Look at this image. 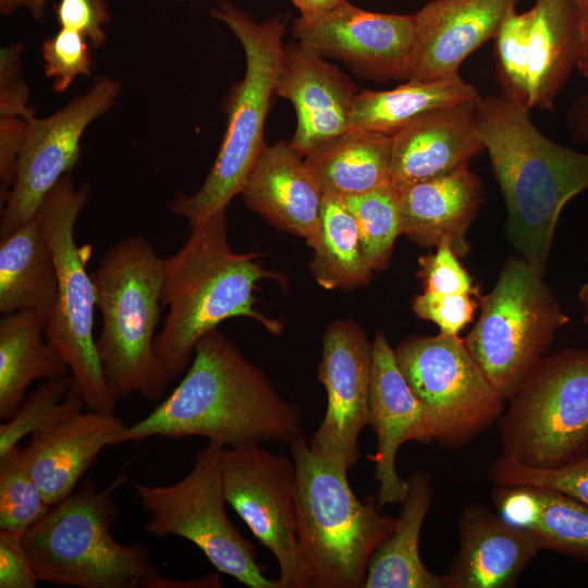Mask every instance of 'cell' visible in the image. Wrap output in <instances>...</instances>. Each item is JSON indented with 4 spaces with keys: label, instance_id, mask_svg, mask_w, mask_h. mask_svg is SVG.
<instances>
[{
    "label": "cell",
    "instance_id": "1",
    "mask_svg": "<svg viewBox=\"0 0 588 588\" xmlns=\"http://www.w3.org/2000/svg\"><path fill=\"white\" fill-rule=\"evenodd\" d=\"M302 431L299 407L283 400L262 370L216 329L198 342L171 394L128 426L123 440L203 437L226 449L290 444Z\"/></svg>",
    "mask_w": 588,
    "mask_h": 588
},
{
    "label": "cell",
    "instance_id": "2",
    "mask_svg": "<svg viewBox=\"0 0 588 588\" xmlns=\"http://www.w3.org/2000/svg\"><path fill=\"white\" fill-rule=\"evenodd\" d=\"M530 111L501 94L481 95L475 123L504 197L510 241L543 274L562 209L588 188V152L548 138Z\"/></svg>",
    "mask_w": 588,
    "mask_h": 588
},
{
    "label": "cell",
    "instance_id": "3",
    "mask_svg": "<svg viewBox=\"0 0 588 588\" xmlns=\"http://www.w3.org/2000/svg\"><path fill=\"white\" fill-rule=\"evenodd\" d=\"M258 256L232 250L224 210L192 226L183 247L163 259L161 303L169 311L155 351L171 380L187 370L198 342L229 318L249 317L273 334L282 331L254 308L257 282L283 279L264 269Z\"/></svg>",
    "mask_w": 588,
    "mask_h": 588
},
{
    "label": "cell",
    "instance_id": "4",
    "mask_svg": "<svg viewBox=\"0 0 588 588\" xmlns=\"http://www.w3.org/2000/svg\"><path fill=\"white\" fill-rule=\"evenodd\" d=\"M127 477L99 489L86 478L24 534L39 581L78 588H155L162 576L147 547L112 535L120 516L112 493Z\"/></svg>",
    "mask_w": 588,
    "mask_h": 588
},
{
    "label": "cell",
    "instance_id": "5",
    "mask_svg": "<svg viewBox=\"0 0 588 588\" xmlns=\"http://www.w3.org/2000/svg\"><path fill=\"white\" fill-rule=\"evenodd\" d=\"M90 275L102 319L96 344L108 387L119 400L139 394L159 401L172 381L155 351L163 259L149 240L133 235L111 246Z\"/></svg>",
    "mask_w": 588,
    "mask_h": 588
},
{
    "label": "cell",
    "instance_id": "6",
    "mask_svg": "<svg viewBox=\"0 0 588 588\" xmlns=\"http://www.w3.org/2000/svg\"><path fill=\"white\" fill-rule=\"evenodd\" d=\"M296 469L297 539L309 588H363L376 548L397 518L360 501L347 471L314 452L304 434L290 444Z\"/></svg>",
    "mask_w": 588,
    "mask_h": 588
},
{
    "label": "cell",
    "instance_id": "7",
    "mask_svg": "<svg viewBox=\"0 0 588 588\" xmlns=\"http://www.w3.org/2000/svg\"><path fill=\"white\" fill-rule=\"evenodd\" d=\"M211 15L234 34L245 53V74L225 99L228 113L223 139L200 188L177 194L169 210L185 218L191 226L226 210L229 203L242 193L262 148L264 128L275 94L286 30L280 16L261 23L229 2H222Z\"/></svg>",
    "mask_w": 588,
    "mask_h": 588
},
{
    "label": "cell",
    "instance_id": "8",
    "mask_svg": "<svg viewBox=\"0 0 588 588\" xmlns=\"http://www.w3.org/2000/svg\"><path fill=\"white\" fill-rule=\"evenodd\" d=\"M90 186L62 176L36 212L50 246L58 278L56 305L46 320V338L70 368L74 391L86 408L114 414L119 399L108 387L94 338L96 294L87 264L89 244L78 246L74 230Z\"/></svg>",
    "mask_w": 588,
    "mask_h": 588
},
{
    "label": "cell",
    "instance_id": "9",
    "mask_svg": "<svg viewBox=\"0 0 588 588\" xmlns=\"http://www.w3.org/2000/svg\"><path fill=\"white\" fill-rule=\"evenodd\" d=\"M479 303V318L464 342L497 395L507 402L569 318L543 274L524 258L507 259Z\"/></svg>",
    "mask_w": 588,
    "mask_h": 588
},
{
    "label": "cell",
    "instance_id": "10",
    "mask_svg": "<svg viewBox=\"0 0 588 588\" xmlns=\"http://www.w3.org/2000/svg\"><path fill=\"white\" fill-rule=\"evenodd\" d=\"M499 418L502 456L555 468L588 456V348L543 357Z\"/></svg>",
    "mask_w": 588,
    "mask_h": 588
},
{
    "label": "cell",
    "instance_id": "11",
    "mask_svg": "<svg viewBox=\"0 0 588 588\" xmlns=\"http://www.w3.org/2000/svg\"><path fill=\"white\" fill-rule=\"evenodd\" d=\"M225 448L208 442L195 456L189 473L168 486L130 483L149 517L146 532L177 536L194 543L216 569L249 588H281L266 577L254 544L234 526L226 512L221 458Z\"/></svg>",
    "mask_w": 588,
    "mask_h": 588
},
{
    "label": "cell",
    "instance_id": "12",
    "mask_svg": "<svg viewBox=\"0 0 588 588\" xmlns=\"http://www.w3.org/2000/svg\"><path fill=\"white\" fill-rule=\"evenodd\" d=\"M405 380L430 413L434 441L460 449L483 433L503 414L497 395L464 339L439 333L413 336L394 348Z\"/></svg>",
    "mask_w": 588,
    "mask_h": 588
},
{
    "label": "cell",
    "instance_id": "13",
    "mask_svg": "<svg viewBox=\"0 0 588 588\" xmlns=\"http://www.w3.org/2000/svg\"><path fill=\"white\" fill-rule=\"evenodd\" d=\"M221 475L228 504L277 560L281 588H309L297 539L293 460L259 443L226 448Z\"/></svg>",
    "mask_w": 588,
    "mask_h": 588
},
{
    "label": "cell",
    "instance_id": "14",
    "mask_svg": "<svg viewBox=\"0 0 588 588\" xmlns=\"http://www.w3.org/2000/svg\"><path fill=\"white\" fill-rule=\"evenodd\" d=\"M120 91L119 81L100 76L84 95L52 115L29 121L1 212V236L35 218L46 195L77 163L85 130L111 109Z\"/></svg>",
    "mask_w": 588,
    "mask_h": 588
},
{
    "label": "cell",
    "instance_id": "15",
    "mask_svg": "<svg viewBox=\"0 0 588 588\" xmlns=\"http://www.w3.org/2000/svg\"><path fill=\"white\" fill-rule=\"evenodd\" d=\"M372 342L354 320H336L322 335L317 377L327 392L324 416L310 449L348 471L358 461V439L369 425Z\"/></svg>",
    "mask_w": 588,
    "mask_h": 588
},
{
    "label": "cell",
    "instance_id": "16",
    "mask_svg": "<svg viewBox=\"0 0 588 588\" xmlns=\"http://www.w3.org/2000/svg\"><path fill=\"white\" fill-rule=\"evenodd\" d=\"M294 37L322 57L378 82L406 81L415 14L371 12L348 0L310 21L293 23Z\"/></svg>",
    "mask_w": 588,
    "mask_h": 588
},
{
    "label": "cell",
    "instance_id": "17",
    "mask_svg": "<svg viewBox=\"0 0 588 588\" xmlns=\"http://www.w3.org/2000/svg\"><path fill=\"white\" fill-rule=\"evenodd\" d=\"M369 425L377 437V449L367 457L375 462L377 505L382 509L401 503L408 488V481L395 468L399 449L407 441L429 444L436 430L430 413L412 391L381 331L372 341Z\"/></svg>",
    "mask_w": 588,
    "mask_h": 588
},
{
    "label": "cell",
    "instance_id": "18",
    "mask_svg": "<svg viewBox=\"0 0 588 588\" xmlns=\"http://www.w3.org/2000/svg\"><path fill=\"white\" fill-rule=\"evenodd\" d=\"M519 0H430L415 13L406 81L457 76L462 62L490 39Z\"/></svg>",
    "mask_w": 588,
    "mask_h": 588
},
{
    "label": "cell",
    "instance_id": "19",
    "mask_svg": "<svg viewBox=\"0 0 588 588\" xmlns=\"http://www.w3.org/2000/svg\"><path fill=\"white\" fill-rule=\"evenodd\" d=\"M275 94L295 108L297 126L290 144L303 157L352 128L356 87L299 41L284 46Z\"/></svg>",
    "mask_w": 588,
    "mask_h": 588
},
{
    "label": "cell",
    "instance_id": "20",
    "mask_svg": "<svg viewBox=\"0 0 588 588\" xmlns=\"http://www.w3.org/2000/svg\"><path fill=\"white\" fill-rule=\"evenodd\" d=\"M460 547L444 574L448 588H512L535 556L546 550L534 531L478 503L458 518Z\"/></svg>",
    "mask_w": 588,
    "mask_h": 588
},
{
    "label": "cell",
    "instance_id": "21",
    "mask_svg": "<svg viewBox=\"0 0 588 588\" xmlns=\"http://www.w3.org/2000/svg\"><path fill=\"white\" fill-rule=\"evenodd\" d=\"M477 100L427 112L393 136L390 182L396 189L467 167L485 151L475 123Z\"/></svg>",
    "mask_w": 588,
    "mask_h": 588
},
{
    "label": "cell",
    "instance_id": "22",
    "mask_svg": "<svg viewBox=\"0 0 588 588\" xmlns=\"http://www.w3.org/2000/svg\"><path fill=\"white\" fill-rule=\"evenodd\" d=\"M127 427L114 414L85 409L32 434L24 455L46 502L72 494L105 448L124 443Z\"/></svg>",
    "mask_w": 588,
    "mask_h": 588
},
{
    "label": "cell",
    "instance_id": "23",
    "mask_svg": "<svg viewBox=\"0 0 588 588\" xmlns=\"http://www.w3.org/2000/svg\"><path fill=\"white\" fill-rule=\"evenodd\" d=\"M302 157L290 142L265 145L241 194L270 224L309 242L319 229L323 193Z\"/></svg>",
    "mask_w": 588,
    "mask_h": 588
},
{
    "label": "cell",
    "instance_id": "24",
    "mask_svg": "<svg viewBox=\"0 0 588 588\" xmlns=\"http://www.w3.org/2000/svg\"><path fill=\"white\" fill-rule=\"evenodd\" d=\"M402 234L427 247L450 240L458 257L469 252L466 234L485 200L468 166L397 189Z\"/></svg>",
    "mask_w": 588,
    "mask_h": 588
},
{
    "label": "cell",
    "instance_id": "25",
    "mask_svg": "<svg viewBox=\"0 0 588 588\" xmlns=\"http://www.w3.org/2000/svg\"><path fill=\"white\" fill-rule=\"evenodd\" d=\"M528 33L530 109L552 110L577 68L579 33L574 0H536Z\"/></svg>",
    "mask_w": 588,
    "mask_h": 588
},
{
    "label": "cell",
    "instance_id": "26",
    "mask_svg": "<svg viewBox=\"0 0 588 588\" xmlns=\"http://www.w3.org/2000/svg\"><path fill=\"white\" fill-rule=\"evenodd\" d=\"M396 526L373 551L363 588H448L419 554V536L432 500L431 479L416 470L408 479Z\"/></svg>",
    "mask_w": 588,
    "mask_h": 588
},
{
    "label": "cell",
    "instance_id": "27",
    "mask_svg": "<svg viewBox=\"0 0 588 588\" xmlns=\"http://www.w3.org/2000/svg\"><path fill=\"white\" fill-rule=\"evenodd\" d=\"M492 502L511 523L537 534L546 549L588 561V505L532 486H494Z\"/></svg>",
    "mask_w": 588,
    "mask_h": 588
},
{
    "label": "cell",
    "instance_id": "28",
    "mask_svg": "<svg viewBox=\"0 0 588 588\" xmlns=\"http://www.w3.org/2000/svg\"><path fill=\"white\" fill-rule=\"evenodd\" d=\"M57 295L52 253L35 217L1 236L0 313L34 310L47 320Z\"/></svg>",
    "mask_w": 588,
    "mask_h": 588
},
{
    "label": "cell",
    "instance_id": "29",
    "mask_svg": "<svg viewBox=\"0 0 588 588\" xmlns=\"http://www.w3.org/2000/svg\"><path fill=\"white\" fill-rule=\"evenodd\" d=\"M46 319L34 310L3 315L0 320V418L14 416L27 388L38 379L68 376L70 368L45 333Z\"/></svg>",
    "mask_w": 588,
    "mask_h": 588
},
{
    "label": "cell",
    "instance_id": "30",
    "mask_svg": "<svg viewBox=\"0 0 588 588\" xmlns=\"http://www.w3.org/2000/svg\"><path fill=\"white\" fill-rule=\"evenodd\" d=\"M392 138L352 127L307 154L304 161L323 194L366 193L391 183Z\"/></svg>",
    "mask_w": 588,
    "mask_h": 588
},
{
    "label": "cell",
    "instance_id": "31",
    "mask_svg": "<svg viewBox=\"0 0 588 588\" xmlns=\"http://www.w3.org/2000/svg\"><path fill=\"white\" fill-rule=\"evenodd\" d=\"M480 97L461 75L432 82L406 81L389 90H364L356 97L352 127L394 136L427 112Z\"/></svg>",
    "mask_w": 588,
    "mask_h": 588
},
{
    "label": "cell",
    "instance_id": "32",
    "mask_svg": "<svg viewBox=\"0 0 588 588\" xmlns=\"http://www.w3.org/2000/svg\"><path fill=\"white\" fill-rule=\"evenodd\" d=\"M314 249L310 271L327 290H352L367 284L372 269L359 240L355 218L342 197L323 194L317 234L307 242Z\"/></svg>",
    "mask_w": 588,
    "mask_h": 588
},
{
    "label": "cell",
    "instance_id": "33",
    "mask_svg": "<svg viewBox=\"0 0 588 588\" xmlns=\"http://www.w3.org/2000/svg\"><path fill=\"white\" fill-rule=\"evenodd\" d=\"M22 42L0 49V180L11 188L29 121L35 110L28 106L29 89L22 74Z\"/></svg>",
    "mask_w": 588,
    "mask_h": 588
},
{
    "label": "cell",
    "instance_id": "34",
    "mask_svg": "<svg viewBox=\"0 0 588 588\" xmlns=\"http://www.w3.org/2000/svg\"><path fill=\"white\" fill-rule=\"evenodd\" d=\"M342 198L356 220L368 265L372 271L383 270L389 264L395 240L402 234L397 189L389 183Z\"/></svg>",
    "mask_w": 588,
    "mask_h": 588
},
{
    "label": "cell",
    "instance_id": "35",
    "mask_svg": "<svg viewBox=\"0 0 588 588\" xmlns=\"http://www.w3.org/2000/svg\"><path fill=\"white\" fill-rule=\"evenodd\" d=\"M87 409L74 391L71 375L48 380L24 401L13 417L0 425V454L22 439Z\"/></svg>",
    "mask_w": 588,
    "mask_h": 588
},
{
    "label": "cell",
    "instance_id": "36",
    "mask_svg": "<svg viewBox=\"0 0 588 588\" xmlns=\"http://www.w3.org/2000/svg\"><path fill=\"white\" fill-rule=\"evenodd\" d=\"M49 507L23 448L19 444L0 454V530L23 535Z\"/></svg>",
    "mask_w": 588,
    "mask_h": 588
},
{
    "label": "cell",
    "instance_id": "37",
    "mask_svg": "<svg viewBox=\"0 0 588 588\" xmlns=\"http://www.w3.org/2000/svg\"><path fill=\"white\" fill-rule=\"evenodd\" d=\"M530 23V10L519 13L515 9L505 17L494 37L495 72L501 95L526 106L529 96L528 33Z\"/></svg>",
    "mask_w": 588,
    "mask_h": 588
},
{
    "label": "cell",
    "instance_id": "38",
    "mask_svg": "<svg viewBox=\"0 0 588 588\" xmlns=\"http://www.w3.org/2000/svg\"><path fill=\"white\" fill-rule=\"evenodd\" d=\"M494 486H532L556 490L588 505V456L555 468H536L502 455L487 469Z\"/></svg>",
    "mask_w": 588,
    "mask_h": 588
},
{
    "label": "cell",
    "instance_id": "39",
    "mask_svg": "<svg viewBox=\"0 0 588 588\" xmlns=\"http://www.w3.org/2000/svg\"><path fill=\"white\" fill-rule=\"evenodd\" d=\"M45 74L52 79L54 93L65 91L79 75L89 76L93 57L87 38L81 33L60 28L41 45Z\"/></svg>",
    "mask_w": 588,
    "mask_h": 588
},
{
    "label": "cell",
    "instance_id": "40",
    "mask_svg": "<svg viewBox=\"0 0 588 588\" xmlns=\"http://www.w3.org/2000/svg\"><path fill=\"white\" fill-rule=\"evenodd\" d=\"M457 257L448 238L436 247V253L419 257L417 274L426 292L480 296Z\"/></svg>",
    "mask_w": 588,
    "mask_h": 588
},
{
    "label": "cell",
    "instance_id": "41",
    "mask_svg": "<svg viewBox=\"0 0 588 588\" xmlns=\"http://www.w3.org/2000/svg\"><path fill=\"white\" fill-rule=\"evenodd\" d=\"M477 306L471 295L426 291L413 302V310L419 318L434 322L440 333L450 336H458L460 331L471 321Z\"/></svg>",
    "mask_w": 588,
    "mask_h": 588
},
{
    "label": "cell",
    "instance_id": "42",
    "mask_svg": "<svg viewBox=\"0 0 588 588\" xmlns=\"http://www.w3.org/2000/svg\"><path fill=\"white\" fill-rule=\"evenodd\" d=\"M53 11L61 28L81 33L96 49L106 42L103 26L110 21L106 0H57Z\"/></svg>",
    "mask_w": 588,
    "mask_h": 588
},
{
    "label": "cell",
    "instance_id": "43",
    "mask_svg": "<svg viewBox=\"0 0 588 588\" xmlns=\"http://www.w3.org/2000/svg\"><path fill=\"white\" fill-rule=\"evenodd\" d=\"M38 583L23 535L0 530V588H35Z\"/></svg>",
    "mask_w": 588,
    "mask_h": 588
},
{
    "label": "cell",
    "instance_id": "44",
    "mask_svg": "<svg viewBox=\"0 0 588 588\" xmlns=\"http://www.w3.org/2000/svg\"><path fill=\"white\" fill-rule=\"evenodd\" d=\"M565 124L573 142L588 146V93L572 101L565 115Z\"/></svg>",
    "mask_w": 588,
    "mask_h": 588
},
{
    "label": "cell",
    "instance_id": "45",
    "mask_svg": "<svg viewBox=\"0 0 588 588\" xmlns=\"http://www.w3.org/2000/svg\"><path fill=\"white\" fill-rule=\"evenodd\" d=\"M577 27L579 33V51L577 69L588 78V0H574Z\"/></svg>",
    "mask_w": 588,
    "mask_h": 588
},
{
    "label": "cell",
    "instance_id": "46",
    "mask_svg": "<svg viewBox=\"0 0 588 588\" xmlns=\"http://www.w3.org/2000/svg\"><path fill=\"white\" fill-rule=\"evenodd\" d=\"M301 13L299 19L310 21L347 0H291Z\"/></svg>",
    "mask_w": 588,
    "mask_h": 588
},
{
    "label": "cell",
    "instance_id": "47",
    "mask_svg": "<svg viewBox=\"0 0 588 588\" xmlns=\"http://www.w3.org/2000/svg\"><path fill=\"white\" fill-rule=\"evenodd\" d=\"M50 0H0V13L10 16L20 9L27 10L30 15L38 20L45 13L46 4Z\"/></svg>",
    "mask_w": 588,
    "mask_h": 588
},
{
    "label": "cell",
    "instance_id": "48",
    "mask_svg": "<svg viewBox=\"0 0 588 588\" xmlns=\"http://www.w3.org/2000/svg\"><path fill=\"white\" fill-rule=\"evenodd\" d=\"M216 588L221 587L217 574H210L201 578L192 580H175L161 576L156 584V588Z\"/></svg>",
    "mask_w": 588,
    "mask_h": 588
},
{
    "label": "cell",
    "instance_id": "49",
    "mask_svg": "<svg viewBox=\"0 0 588 588\" xmlns=\"http://www.w3.org/2000/svg\"><path fill=\"white\" fill-rule=\"evenodd\" d=\"M578 298L584 309L583 321L588 327V282L581 285L578 292Z\"/></svg>",
    "mask_w": 588,
    "mask_h": 588
}]
</instances>
